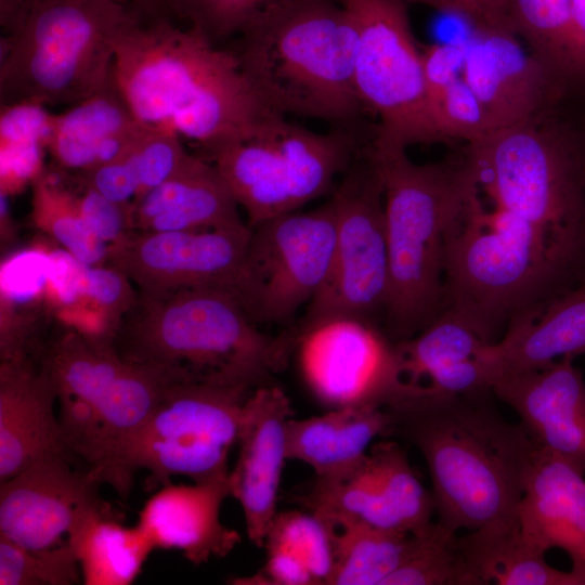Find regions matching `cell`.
<instances>
[{
  "mask_svg": "<svg viewBox=\"0 0 585 585\" xmlns=\"http://www.w3.org/2000/svg\"><path fill=\"white\" fill-rule=\"evenodd\" d=\"M294 0H169L171 16L184 20L211 42L239 35Z\"/></svg>",
  "mask_w": 585,
  "mask_h": 585,
  "instance_id": "36",
  "label": "cell"
},
{
  "mask_svg": "<svg viewBox=\"0 0 585 585\" xmlns=\"http://www.w3.org/2000/svg\"><path fill=\"white\" fill-rule=\"evenodd\" d=\"M512 32L567 87L570 98L585 94V39L572 0H509Z\"/></svg>",
  "mask_w": 585,
  "mask_h": 585,
  "instance_id": "29",
  "label": "cell"
},
{
  "mask_svg": "<svg viewBox=\"0 0 585 585\" xmlns=\"http://www.w3.org/2000/svg\"><path fill=\"white\" fill-rule=\"evenodd\" d=\"M562 110L572 123L585 155V94L568 99Z\"/></svg>",
  "mask_w": 585,
  "mask_h": 585,
  "instance_id": "45",
  "label": "cell"
},
{
  "mask_svg": "<svg viewBox=\"0 0 585 585\" xmlns=\"http://www.w3.org/2000/svg\"><path fill=\"white\" fill-rule=\"evenodd\" d=\"M572 11L575 23L585 39V0H572Z\"/></svg>",
  "mask_w": 585,
  "mask_h": 585,
  "instance_id": "46",
  "label": "cell"
},
{
  "mask_svg": "<svg viewBox=\"0 0 585 585\" xmlns=\"http://www.w3.org/2000/svg\"><path fill=\"white\" fill-rule=\"evenodd\" d=\"M256 389L194 380L172 384L119 452L106 483L126 497L133 474L143 469L161 486L174 476L195 482L227 479L229 454Z\"/></svg>",
  "mask_w": 585,
  "mask_h": 585,
  "instance_id": "9",
  "label": "cell"
},
{
  "mask_svg": "<svg viewBox=\"0 0 585 585\" xmlns=\"http://www.w3.org/2000/svg\"><path fill=\"white\" fill-rule=\"evenodd\" d=\"M434 113L450 144L456 140L472 144L494 133L484 107L463 76L444 91Z\"/></svg>",
  "mask_w": 585,
  "mask_h": 585,
  "instance_id": "39",
  "label": "cell"
},
{
  "mask_svg": "<svg viewBox=\"0 0 585 585\" xmlns=\"http://www.w3.org/2000/svg\"><path fill=\"white\" fill-rule=\"evenodd\" d=\"M573 361L503 375L491 390L518 415L536 450L585 473V380Z\"/></svg>",
  "mask_w": 585,
  "mask_h": 585,
  "instance_id": "19",
  "label": "cell"
},
{
  "mask_svg": "<svg viewBox=\"0 0 585 585\" xmlns=\"http://www.w3.org/2000/svg\"><path fill=\"white\" fill-rule=\"evenodd\" d=\"M519 532L532 549L563 550L585 569V473L536 450L518 510Z\"/></svg>",
  "mask_w": 585,
  "mask_h": 585,
  "instance_id": "23",
  "label": "cell"
},
{
  "mask_svg": "<svg viewBox=\"0 0 585 585\" xmlns=\"http://www.w3.org/2000/svg\"><path fill=\"white\" fill-rule=\"evenodd\" d=\"M396 344L403 380L418 387L432 373L478 356L489 343L460 317L442 311L429 326Z\"/></svg>",
  "mask_w": 585,
  "mask_h": 585,
  "instance_id": "34",
  "label": "cell"
},
{
  "mask_svg": "<svg viewBox=\"0 0 585 585\" xmlns=\"http://www.w3.org/2000/svg\"><path fill=\"white\" fill-rule=\"evenodd\" d=\"M298 499L335 529L365 524L413 533L435 516L432 494L415 474L405 450L388 439L375 441L348 471L315 478Z\"/></svg>",
  "mask_w": 585,
  "mask_h": 585,
  "instance_id": "15",
  "label": "cell"
},
{
  "mask_svg": "<svg viewBox=\"0 0 585 585\" xmlns=\"http://www.w3.org/2000/svg\"><path fill=\"white\" fill-rule=\"evenodd\" d=\"M358 152L355 135L344 126L316 133L275 115L211 156L252 227L326 193Z\"/></svg>",
  "mask_w": 585,
  "mask_h": 585,
  "instance_id": "10",
  "label": "cell"
},
{
  "mask_svg": "<svg viewBox=\"0 0 585 585\" xmlns=\"http://www.w3.org/2000/svg\"><path fill=\"white\" fill-rule=\"evenodd\" d=\"M231 496L229 478L192 484L162 485L139 511L136 525L154 549L179 550L195 566L227 556L240 535L221 520Z\"/></svg>",
  "mask_w": 585,
  "mask_h": 585,
  "instance_id": "22",
  "label": "cell"
},
{
  "mask_svg": "<svg viewBox=\"0 0 585 585\" xmlns=\"http://www.w3.org/2000/svg\"><path fill=\"white\" fill-rule=\"evenodd\" d=\"M292 334L300 376L326 410L386 408L408 393L396 341L378 323L335 314L300 323Z\"/></svg>",
  "mask_w": 585,
  "mask_h": 585,
  "instance_id": "14",
  "label": "cell"
},
{
  "mask_svg": "<svg viewBox=\"0 0 585 585\" xmlns=\"http://www.w3.org/2000/svg\"><path fill=\"white\" fill-rule=\"evenodd\" d=\"M575 285L531 226L478 196L446 245L442 311L493 344Z\"/></svg>",
  "mask_w": 585,
  "mask_h": 585,
  "instance_id": "6",
  "label": "cell"
},
{
  "mask_svg": "<svg viewBox=\"0 0 585 585\" xmlns=\"http://www.w3.org/2000/svg\"><path fill=\"white\" fill-rule=\"evenodd\" d=\"M494 399L492 390L443 393L418 386L385 408L389 437L410 443L425 459L437 521L454 532L519 525L536 447Z\"/></svg>",
  "mask_w": 585,
  "mask_h": 585,
  "instance_id": "1",
  "label": "cell"
},
{
  "mask_svg": "<svg viewBox=\"0 0 585 585\" xmlns=\"http://www.w3.org/2000/svg\"><path fill=\"white\" fill-rule=\"evenodd\" d=\"M413 533L365 524L335 532V569L330 585H385L405 559Z\"/></svg>",
  "mask_w": 585,
  "mask_h": 585,
  "instance_id": "32",
  "label": "cell"
},
{
  "mask_svg": "<svg viewBox=\"0 0 585 585\" xmlns=\"http://www.w3.org/2000/svg\"><path fill=\"white\" fill-rule=\"evenodd\" d=\"M421 61L427 94L434 112L444 91L463 76L465 42L429 46L421 52Z\"/></svg>",
  "mask_w": 585,
  "mask_h": 585,
  "instance_id": "42",
  "label": "cell"
},
{
  "mask_svg": "<svg viewBox=\"0 0 585 585\" xmlns=\"http://www.w3.org/2000/svg\"><path fill=\"white\" fill-rule=\"evenodd\" d=\"M55 387L39 361L0 363V482L69 453L55 413Z\"/></svg>",
  "mask_w": 585,
  "mask_h": 585,
  "instance_id": "21",
  "label": "cell"
},
{
  "mask_svg": "<svg viewBox=\"0 0 585 585\" xmlns=\"http://www.w3.org/2000/svg\"><path fill=\"white\" fill-rule=\"evenodd\" d=\"M463 78L495 131L540 120L570 98L563 82L507 30L473 29Z\"/></svg>",
  "mask_w": 585,
  "mask_h": 585,
  "instance_id": "18",
  "label": "cell"
},
{
  "mask_svg": "<svg viewBox=\"0 0 585 585\" xmlns=\"http://www.w3.org/2000/svg\"><path fill=\"white\" fill-rule=\"evenodd\" d=\"M135 15L142 23L150 24L170 20L169 0H113Z\"/></svg>",
  "mask_w": 585,
  "mask_h": 585,
  "instance_id": "44",
  "label": "cell"
},
{
  "mask_svg": "<svg viewBox=\"0 0 585 585\" xmlns=\"http://www.w3.org/2000/svg\"><path fill=\"white\" fill-rule=\"evenodd\" d=\"M234 296L257 324H283L309 304L330 272L336 213L332 198L252 227Z\"/></svg>",
  "mask_w": 585,
  "mask_h": 585,
  "instance_id": "12",
  "label": "cell"
},
{
  "mask_svg": "<svg viewBox=\"0 0 585 585\" xmlns=\"http://www.w3.org/2000/svg\"><path fill=\"white\" fill-rule=\"evenodd\" d=\"M238 36L232 52L274 112L346 126L364 109L354 86L356 27L340 0H294Z\"/></svg>",
  "mask_w": 585,
  "mask_h": 585,
  "instance_id": "5",
  "label": "cell"
},
{
  "mask_svg": "<svg viewBox=\"0 0 585 585\" xmlns=\"http://www.w3.org/2000/svg\"><path fill=\"white\" fill-rule=\"evenodd\" d=\"M72 459L47 458L0 482V536L28 549L52 548L109 507L99 493L101 482Z\"/></svg>",
  "mask_w": 585,
  "mask_h": 585,
  "instance_id": "17",
  "label": "cell"
},
{
  "mask_svg": "<svg viewBox=\"0 0 585 585\" xmlns=\"http://www.w3.org/2000/svg\"><path fill=\"white\" fill-rule=\"evenodd\" d=\"M385 585H478L459 535L437 520L413 532L410 550Z\"/></svg>",
  "mask_w": 585,
  "mask_h": 585,
  "instance_id": "35",
  "label": "cell"
},
{
  "mask_svg": "<svg viewBox=\"0 0 585 585\" xmlns=\"http://www.w3.org/2000/svg\"><path fill=\"white\" fill-rule=\"evenodd\" d=\"M391 418L385 408L341 407L286 425L288 460L310 466L315 478H330L355 466L380 437H389Z\"/></svg>",
  "mask_w": 585,
  "mask_h": 585,
  "instance_id": "27",
  "label": "cell"
},
{
  "mask_svg": "<svg viewBox=\"0 0 585 585\" xmlns=\"http://www.w3.org/2000/svg\"><path fill=\"white\" fill-rule=\"evenodd\" d=\"M141 123L110 79L87 99L54 114L47 152L74 177L127 153L143 133Z\"/></svg>",
  "mask_w": 585,
  "mask_h": 585,
  "instance_id": "24",
  "label": "cell"
},
{
  "mask_svg": "<svg viewBox=\"0 0 585 585\" xmlns=\"http://www.w3.org/2000/svg\"><path fill=\"white\" fill-rule=\"evenodd\" d=\"M135 21L113 0H31L14 32L1 36V105L72 106L92 95L110 79L117 38Z\"/></svg>",
  "mask_w": 585,
  "mask_h": 585,
  "instance_id": "8",
  "label": "cell"
},
{
  "mask_svg": "<svg viewBox=\"0 0 585 585\" xmlns=\"http://www.w3.org/2000/svg\"><path fill=\"white\" fill-rule=\"evenodd\" d=\"M180 134L167 127L146 126L128 157L138 181L140 199L171 177L190 156L180 141Z\"/></svg>",
  "mask_w": 585,
  "mask_h": 585,
  "instance_id": "38",
  "label": "cell"
},
{
  "mask_svg": "<svg viewBox=\"0 0 585 585\" xmlns=\"http://www.w3.org/2000/svg\"><path fill=\"white\" fill-rule=\"evenodd\" d=\"M332 200L336 213L333 263L301 323L346 314L382 325L390 289L384 191L363 150Z\"/></svg>",
  "mask_w": 585,
  "mask_h": 585,
  "instance_id": "13",
  "label": "cell"
},
{
  "mask_svg": "<svg viewBox=\"0 0 585 585\" xmlns=\"http://www.w3.org/2000/svg\"><path fill=\"white\" fill-rule=\"evenodd\" d=\"M34 225L62 249L87 265L104 264L109 246L88 226L80 211L77 193L47 169L31 183Z\"/></svg>",
  "mask_w": 585,
  "mask_h": 585,
  "instance_id": "33",
  "label": "cell"
},
{
  "mask_svg": "<svg viewBox=\"0 0 585 585\" xmlns=\"http://www.w3.org/2000/svg\"><path fill=\"white\" fill-rule=\"evenodd\" d=\"M336 529L310 510L277 511L263 547L265 561L256 574L233 580L246 585H330Z\"/></svg>",
  "mask_w": 585,
  "mask_h": 585,
  "instance_id": "28",
  "label": "cell"
},
{
  "mask_svg": "<svg viewBox=\"0 0 585 585\" xmlns=\"http://www.w3.org/2000/svg\"><path fill=\"white\" fill-rule=\"evenodd\" d=\"M294 415L289 398L274 382L248 398L238 435V456L230 470L231 496L240 505L246 533L263 547L277 514L278 491L286 454V425Z\"/></svg>",
  "mask_w": 585,
  "mask_h": 585,
  "instance_id": "20",
  "label": "cell"
},
{
  "mask_svg": "<svg viewBox=\"0 0 585 585\" xmlns=\"http://www.w3.org/2000/svg\"><path fill=\"white\" fill-rule=\"evenodd\" d=\"M47 146L38 141L0 142V191L12 196L20 193L44 171Z\"/></svg>",
  "mask_w": 585,
  "mask_h": 585,
  "instance_id": "41",
  "label": "cell"
},
{
  "mask_svg": "<svg viewBox=\"0 0 585 585\" xmlns=\"http://www.w3.org/2000/svg\"><path fill=\"white\" fill-rule=\"evenodd\" d=\"M358 32L354 86L379 123L372 142L385 147L446 143L427 94L421 51L400 0H340Z\"/></svg>",
  "mask_w": 585,
  "mask_h": 585,
  "instance_id": "11",
  "label": "cell"
},
{
  "mask_svg": "<svg viewBox=\"0 0 585 585\" xmlns=\"http://www.w3.org/2000/svg\"><path fill=\"white\" fill-rule=\"evenodd\" d=\"M422 4L435 10L460 16L473 29H497L511 31L508 16L509 0H400Z\"/></svg>",
  "mask_w": 585,
  "mask_h": 585,
  "instance_id": "43",
  "label": "cell"
},
{
  "mask_svg": "<svg viewBox=\"0 0 585 585\" xmlns=\"http://www.w3.org/2000/svg\"><path fill=\"white\" fill-rule=\"evenodd\" d=\"M81 573L67 543L46 549H28L0 536V585H72Z\"/></svg>",
  "mask_w": 585,
  "mask_h": 585,
  "instance_id": "37",
  "label": "cell"
},
{
  "mask_svg": "<svg viewBox=\"0 0 585 585\" xmlns=\"http://www.w3.org/2000/svg\"><path fill=\"white\" fill-rule=\"evenodd\" d=\"M585 355V278L551 300L533 318L511 324L478 355L487 384L500 376Z\"/></svg>",
  "mask_w": 585,
  "mask_h": 585,
  "instance_id": "26",
  "label": "cell"
},
{
  "mask_svg": "<svg viewBox=\"0 0 585 585\" xmlns=\"http://www.w3.org/2000/svg\"><path fill=\"white\" fill-rule=\"evenodd\" d=\"M561 106L466 146L494 206L536 227L585 274V155Z\"/></svg>",
  "mask_w": 585,
  "mask_h": 585,
  "instance_id": "7",
  "label": "cell"
},
{
  "mask_svg": "<svg viewBox=\"0 0 585 585\" xmlns=\"http://www.w3.org/2000/svg\"><path fill=\"white\" fill-rule=\"evenodd\" d=\"M251 229L131 232L108 248L106 264L140 292L214 287L231 291L240 272Z\"/></svg>",
  "mask_w": 585,
  "mask_h": 585,
  "instance_id": "16",
  "label": "cell"
},
{
  "mask_svg": "<svg viewBox=\"0 0 585 585\" xmlns=\"http://www.w3.org/2000/svg\"><path fill=\"white\" fill-rule=\"evenodd\" d=\"M292 330L262 332L229 290L140 292L114 347L125 360L161 366L183 380L259 388L273 384L292 352Z\"/></svg>",
  "mask_w": 585,
  "mask_h": 585,
  "instance_id": "4",
  "label": "cell"
},
{
  "mask_svg": "<svg viewBox=\"0 0 585 585\" xmlns=\"http://www.w3.org/2000/svg\"><path fill=\"white\" fill-rule=\"evenodd\" d=\"M459 544L478 585H581L574 570L556 569L545 554L530 548L519 525L469 531L459 536Z\"/></svg>",
  "mask_w": 585,
  "mask_h": 585,
  "instance_id": "31",
  "label": "cell"
},
{
  "mask_svg": "<svg viewBox=\"0 0 585 585\" xmlns=\"http://www.w3.org/2000/svg\"><path fill=\"white\" fill-rule=\"evenodd\" d=\"M113 77L141 123L171 128L210 154L281 115L261 100L232 50L170 20L128 25L115 43Z\"/></svg>",
  "mask_w": 585,
  "mask_h": 585,
  "instance_id": "2",
  "label": "cell"
},
{
  "mask_svg": "<svg viewBox=\"0 0 585 585\" xmlns=\"http://www.w3.org/2000/svg\"><path fill=\"white\" fill-rule=\"evenodd\" d=\"M77 193L78 205L91 231L108 246L126 238L132 229V205L116 203L90 186Z\"/></svg>",
  "mask_w": 585,
  "mask_h": 585,
  "instance_id": "40",
  "label": "cell"
},
{
  "mask_svg": "<svg viewBox=\"0 0 585 585\" xmlns=\"http://www.w3.org/2000/svg\"><path fill=\"white\" fill-rule=\"evenodd\" d=\"M86 585H129L154 547L135 524L120 522L112 507L88 517L69 536Z\"/></svg>",
  "mask_w": 585,
  "mask_h": 585,
  "instance_id": "30",
  "label": "cell"
},
{
  "mask_svg": "<svg viewBox=\"0 0 585 585\" xmlns=\"http://www.w3.org/2000/svg\"><path fill=\"white\" fill-rule=\"evenodd\" d=\"M364 153L384 191L390 289L381 326L401 341L442 312L446 245L481 190L466 145L424 165L370 141Z\"/></svg>",
  "mask_w": 585,
  "mask_h": 585,
  "instance_id": "3",
  "label": "cell"
},
{
  "mask_svg": "<svg viewBox=\"0 0 585 585\" xmlns=\"http://www.w3.org/2000/svg\"><path fill=\"white\" fill-rule=\"evenodd\" d=\"M244 224L238 204L213 164L190 154L166 181L132 205L135 232H182Z\"/></svg>",
  "mask_w": 585,
  "mask_h": 585,
  "instance_id": "25",
  "label": "cell"
}]
</instances>
